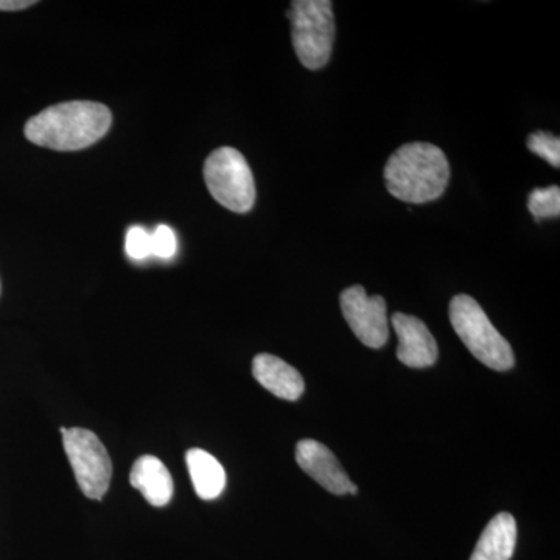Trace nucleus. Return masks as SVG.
<instances>
[{
	"label": "nucleus",
	"instance_id": "f257e3e1",
	"mask_svg": "<svg viewBox=\"0 0 560 560\" xmlns=\"http://www.w3.org/2000/svg\"><path fill=\"white\" fill-rule=\"evenodd\" d=\"M113 124L108 106L97 102H66L40 110L25 124V138L55 151H79L105 138Z\"/></svg>",
	"mask_w": 560,
	"mask_h": 560
},
{
	"label": "nucleus",
	"instance_id": "f03ea898",
	"mask_svg": "<svg viewBox=\"0 0 560 560\" xmlns=\"http://www.w3.org/2000/svg\"><path fill=\"white\" fill-rule=\"evenodd\" d=\"M448 180L451 164L444 151L433 143H405L386 162V189L408 205L438 200L447 189Z\"/></svg>",
	"mask_w": 560,
	"mask_h": 560
},
{
	"label": "nucleus",
	"instance_id": "7ed1b4c3",
	"mask_svg": "<svg viewBox=\"0 0 560 560\" xmlns=\"http://www.w3.org/2000/svg\"><path fill=\"white\" fill-rule=\"evenodd\" d=\"M451 323L471 355L493 371H510L515 357L510 342L492 326L474 298L458 294L451 302Z\"/></svg>",
	"mask_w": 560,
	"mask_h": 560
},
{
	"label": "nucleus",
	"instance_id": "20e7f679",
	"mask_svg": "<svg viewBox=\"0 0 560 560\" xmlns=\"http://www.w3.org/2000/svg\"><path fill=\"white\" fill-rule=\"evenodd\" d=\"M287 16L291 39L304 68L318 70L330 60L335 39L334 10L329 0H294Z\"/></svg>",
	"mask_w": 560,
	"mask_h": 560
},
{
	"label": "nucleus",
	"instance_id": "39448f33",
	"mask_svg": "<svg viewBox=\"0 0 560 560\" xmlns=\"http://www.w3.org/2000/svg\"><path fill=\"white\" fill-rule=\"evenodd\" d=\"M206 186L213 200L235 213H246L256 202V183L248 162L232 147L209 154L205 162Z\"/></svg>",
	"mask_w": 560,
	"mask_h": 560
},
{
	"label": "nucleus",
	"instance_id": "423d86ee",
	"mask_svg": "<svg viewBox=\"0 0 560 560\" xmlns=\"http://www.w3.org/2000/svg\"><path fill=\"white\" fill-rule=\"evenodd\" d=\"M62 445L81 492L91 500H102L113 478V460L97 434L84 429H62Z\"/></svg>",
	"mask_w": 560,
	"mask_h": 560
},
{
	"label": "nucleus",
	"instance_id": "0eeeda50",
	"mask_svg": "<svg viewBox=\"0 0 560 560\" xmlns=\"http://www.w3.org/2000/svg\"><path fill=\"white\" fill-rule=\"evenodd\" d=\"M341 312L350 329L366 348L381 349L389 338L386 302L382 296H370L361 285L342 291Z\"/></svg>",
	"mask_w": 560,
	"mask_h": 560
},
{
	"label": "nucleus",
	"instance_id": "6e6552de",
	"mask_svg": "<svg viewBox=\"0 0 560 560\" xmlns=\"http://www.w3.org/2000/svg\"><path fill=\"white\" fill-rule=\"evenodd\" d=\"M296 460L302 470L334 495H357L359 488L350 481L337 456L318 441L298 442Z\"/></svg>",
	"mask_w": 560,
	"mask_h": 560
},
{
	"label": "nucleus",
	"instance_id": "1a4fd4ad",
	"mask_svg": "<svg viewBox=\"0 0 560 560\" xmlns=\"http://www.w3.org/2000/svg\"><path fill=\"white\" fill-rule=\"evenodd\" d=\"M393 327L399 338L397 359L405 366L422 370L436 363L438 342L423 320L405 313H394Z\"/></svg>",
	"mask_w": 560,
	"mask_h": 560
},
{
	"label": "nucleus",
	"instance_id": "9d476101",
	"mask_svg": "<svg viewBox=\"0 0 560 560\" xmlns=\"http://www.w3.org/2000/svg\"><path fill=\"white\" fill-rule=\"evenodd\" d=\"M253 375L265 389L276 397L294 401L305 389V382L298 370L271 353H259L253 360Z\"/></svg>",
	"mask_w": 560,
	"mask_h": 560
},
{
	"label": "nucleus",
	"instance_id": "9b49d317",
	"mask_svg": "<svg viewBox=\"0 0 560 560\" xmlns=\"http://www.w3.org/2000/svg\"><path fill=\"white\" fill-rule=\"evenodd\" d=\"M131 486L142 493L151 506L162 508L171 503L173 497V478L165 464L151 455L140 456L132 464Z\"/></svg>",
	"mask_w": 560,
	"mask_h": 560
},
{
	"label": "nucleus",
	"instance_id": "f8f14e48",
	"mask_svg": "<svg viewBox=\"0 0 560 560\" xmlns=\"http://www.w3.org/2000/svg\"><path fill=\"white\" fill-rule=\"evenodd\" d=\"M517 545V523L501 512L488 523L470 560H511Z\"/></svg>",
	"mask_w": 560,
	"mask_h": 560
},
{
	"label": "nucleus",
	"instance_id": "ddd939ff",
	"mask_svg": "<svg viewBox=\"0 0 560 560\" xmlns=\"http://www.w3.org/2000/svg\"><path fill=\"white\" fill-rule=\"evenodd\" d=\"M186 463L197 495L201 500L219 499L226 488V471L220 460L202 448H191L186 453Z\"/></svg>",
	"mask_w": 560,
	"mask_h": 560
},
{
	"label": "nucleus",
	"instance_id": "4468645a",
	"mask_svg": "<svg viewBox=\"0 0 560 560\" xmlns=\"http://www.w3.org/2000/svg\"><path fill=\"white\" fill-rule=\"evenodd\" d=\"M528 209L534 219H555L560 215V189L559 186L547 189H534L529 194Z\"/></svg>",
	"mask_w": 560,
	"mask_h": 560
},
{
	"label": "nucleus",
	"instance_id": "2eb2a0df",
	"mask_svg": "<svg viewBox=\"0 0 560 560\" xmlns=\"http://www.w3.org/2000/svg\"><path fill=\"white\" fill-rule=\"evenodd\" d=\"M528 150L550 162L552 167H560V139L548 131H536L528 138Z\"/></svg>",
	"mask_w": 560,
	"mask_h": 560
},
{
	"label": "nucleus",
	"instance_id": "dca6fc26",
	"mask_svg": "<svg viewBox=\"0 0 560 560\" xmlns=\"http://www.w3.org/2000/svg\"><path fill=\"white\" fill-rule=\"evenodd\" d=\"M178 250V241L172 228L161 224L156 231L151 234V256L160 259H172Z\"/></svg>",
	"mask_w": 560,
	"mask_h": 560
},
{
	"label": "nucleus",
	"instance_id": "f3484780",
	"mask_svg": "<svg viewBox=\"0 0 560 560\" xmlns=\"http://www.w3.org/2000/svg\"><path fill=\"white\" fill-rule=\"evenodd\" d=\"M128 256L132 260H145L151 256V234L140 226H132L127 232V243H125Z\"/></svg>",
	"mask_w": 560,
	"mask_h": 560
},
{
	"label": "nucleus",
	"instance_id": "a211bd4d",
	"mask_svg": "<svg viewBox=\"0 0 560 560\" xmlns=\"http://www.w3.org/2000/svg\"><path fill=\"white\" fill-rule=\"evenodd\" d=\"M36 5L35 0H0V11H21Z\"/></svg>",
	"mask_w": 560,
	"mask_h": 560
},
{
	"label": "nucleus",
	"instance_id": "6ab92c4d",
	"mask_svg": "<svg viewBox=\"0 0 560 560\" xmlns=\"http://www.w3.org/2000/svg\"><path fill=\"white\" fill-rule=\"evenodd\" d=\"M0 289H2V285H0Z\"/></svg>",
	"mask_w": 560,
	"mask_h": 560
}]
</instances>
